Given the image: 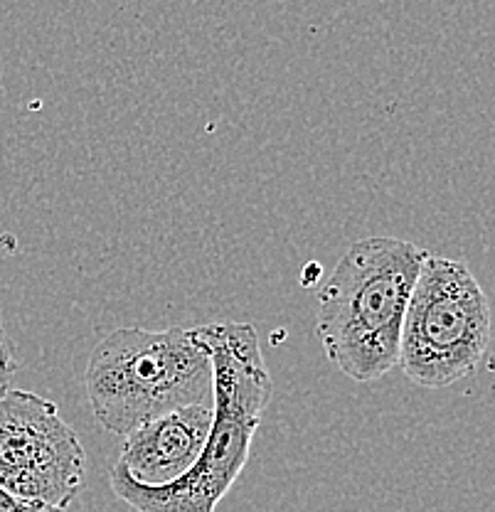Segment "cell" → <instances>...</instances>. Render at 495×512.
<instances>
[{
    "label": "cell",
    "mask_w": 495,
    "mask_h": 512,
    "mask_svg": "<svg viewBox=\"0 0 495 512\" xmlns=\"http://www.w3.org/2000/svg\"><path fill=\"white\" fill-rule=\"evenodd\" d=\"M84 468L82 441L52 399L25 389L0 397V490L67 510Z\"/></svg>",
    "instance_id": "5"
},
{
    "label": "cell",
    "mask_w": 495,
    "mask_h": 512,
    "mask_svg": "<svg viewBox=\"0 0 495 512\" xmlns=\"http://www.w3.org/2000/svg\"><path fill=\"white\" fill-rule=\"evenodd\" d=\"M15 370H18V362H15V348L8 338V330H5L3 313H0V397L8 392V384L13 380Z\"/></svg>",
    "instance_id": "7"
},
{
    "label": "cell",
    "mask_w": 495,
    "mask_h": 512,
    "mask_svg": "<svg viewBox=\"0 0 495 512\" xmlns=\"http://www.w3.org/2000/svg\"><path fill=\"white\" fill-rule=\"evenodd\" d=\"M0 512H67V510L55 508V505H47V503H37V500L18 498V495L0 490Z\"/></svg>",
    "instance_id": "8"
},
{
    "label": "cell",
    "mask_w": 495,
    "mask_h": 512,
    "mask_svg": "<svg viewBox=\"0 0 495 512\" xmlns=\"http://www.w3.org/2000/svg\"><path fill=\"white\" fill-rule=\"evenodd\" d=\"M427 254L407 239H358L321 286L318 338L350 380L375 382L399 365L404 316Z\"/></svg>",
    "instance_id": "2"
},
{
    "label": "cell",
    "mask_w": 495,
    "mask_h": 512,
    "mask_svg": "<svg viewBox=\"0 0 495 512\" xmlns=\"http://www.w3.org/2000/svg\"><path fill=\"white\" fill-rule=\"evenodd\" d=\"M491 328V303L473 271L427 254L404 316L399 367L419 387H451L478 370Z\"/></svg>",
    "instance_id": "4"
},
{
    "label": "cell",
    "mask_w": 495,
    "mask_h": 512,
    "mask_svg": "<svg viewBox=\"0 0 495 512\" xmlns=\"http://www.w3.org/2000/svg\"><path fill=\"white\" fill-rule=\"evenodd\" d=\"M215 407L195 404L148 421L141 429L124 436L119 471L148 488L175 483L195 468L210 436Z\"/></svg>",
    "instance_id": "6"
},
{
    "label": "cell",
    "mask_w": 495,
    "mask_h": 512,
    "mask_svg": "<svg viewBox=\"0 0 495 512\" xmlns=\"http://www.w3.org/2000/svg\"><path fill=\"white\" fill-rule=\"evenodd\" d=\"M188 333L212 360L215 421L200 461L175 483L148 488L111 466V490L136 512H215L247 466L274 392L252 323H210Z\"/></svg>",
    "instance_id": "1"
},
{
    "label": "cell",
    "mask_w": 495,
    "mask_h": 512,
    "mask_svg": "<svg viewBox=\"0 0 495 512\" xmlns=\"http://www.w3.org/2000/svg\"><path fill=\"white\" fill-rule=\"evenodd\" d=\"M84 387L97 421L116 436L195 404L215 407L210 355L183 328L114 330L89 355Z\"/></svg>",
    "instance_id": "3"
}]
</instances>
